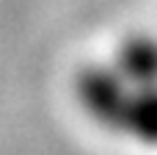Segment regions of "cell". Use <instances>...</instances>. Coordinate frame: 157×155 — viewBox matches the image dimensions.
<instances>
[{"label":"cell","mask_w":157,"mask_h":155,"mask_svg":"<svg viewBox=\"0 0 157 155\" xmlns=\"http://www.w3.org/2000/svg\"><path fill=\"white\" fill-rule=\"evenodd\" d=\"M132 89L135 86H130L121 78V72L113 67V61L94 64L77 78V97H80L83 108L97 122L110 125V128H119Z\"/></svg>","instance_id":"6da1fadb"},{"label":"cell","mask_w":157,"mask_h":155,"mask_svg":"<svg viewBox=\"0 0 157 155\" xmlns=\"http://www.w3.org/2000/svg\"><path fill=\"white\" fill-rule=\"evenodd\" d=\"M113 67L130 86H157V39L146 33H132L124 39L113 55Z\"/></svg>","instance_id":"7a4b0ae2"},{"label":"cell","mask_w":157,"mask_h":155,"mask_svg":"<svg viewBox=\"0 0 157 155\" xmlns=\"http://www.w3.org/2000/svg\"><path fill=\"white\" fill-rule=\"evenodd\" d=\"M119 130L130 133L132 139L157 147V86H138L132 89Z\"/></svg>","instance_id":"3957f363"}]
</instances>
